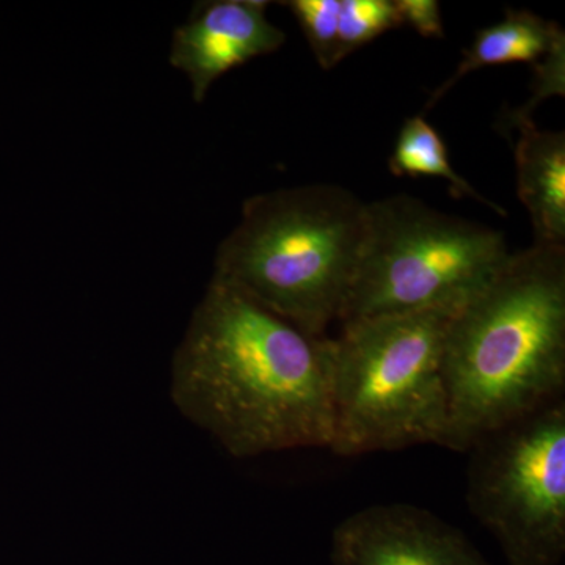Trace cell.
Returning <instances> with one entry per match:
<instances>
[{
  "label": "cell",
  "mask_w": 565,
  "mask_h": 565,
  "mask_svg": "<svg viewBox=\"0 0 565 565\" xmlns=\"http://www.w3.org/2000/svg\"><path fill=\"white\" fill-rule=\"evenodd\" d=\"M170 394L237 459L332 445L330 338L215 280L174 352Z\"/></svg>",
  "instance_id": "cell-1"
},
{
  "label": "cell",
  "mask_w": 565,
  "mask_h": 565,
  "mask_svg": "<svg viewBox=\"0 0 565 565\" xmlns=\"http://www.w3.org/2000/svg\"><path fill=\"white\" fill-rule=\"evenodd\" d=\"M441 373L452 451L564 399L565 247L512 253L452 316Z\"/></svg>",
  "instance_id": "cell-2"
},
{
  "label": "cell",
  "mask_w": 565,
  "mask_h": 565,
  "mask_svg": "<svg viewBox=\"0 0 565 565\" xmlns=\"http://www.w3.org/2000/svg\"><path fill=\"white\" fill-rule=\"evenodd\" d=\"M366 233V203L337 184L252 196L212 280L313 337L340 321Z\"/></svg>",
  "instance_id": "cell-3"
},
{
  "label": "cell",
  "mask_w": 565,
  "mask_h": 565,
  "mask_svg": "<svg viewBox=\"0 0 565 565\" xmlns=\"http://www.w3.org/2000/svg\"><path fill=\"white\" fill-rule=\"evenodd\" d=\"M459 310L374 316L343 323L330 340L333 440L343 457L446 448L448 394L441 373L446 332Z\"/></svg>",
  "instance_id": "cell-4"
},
{
  "label": "cell",
  "mask_w": 565,
  "mask_h": 565,
  "mask_svg": "<svg viewBox=\"0 0 565 565\" xmlns=\"http://www.w3.org/2000/svg\"><path fill=\"white\" fill-rule=\"evenodd\" d=\"M504 234L412 195L366 203V233L340 322L460 310L511 258Z\"/></svg>",
  "instance_id": "cell-5"
},
{
  "label": "cell",
  "mask_w": 565,
  "mask_h": 565,
  "mask_svg": "<svg viewBox=\"0 0 565 565\" xmlns=\"http://www.w3.org/2000/svg\"><path fill=\"white\" fill-rule=\"evenodd\" d=\"M470 512L511 565H559L565 555V403L557 401L468 449Z\"/></svg>",
  "instance_id": "cell-6"
},
{
  "label": "cell",
  "mask_w": 565,
  "mask_h": 565,
  "mask_svg": "<svg viewBox=\"0 0 565 565\" xmlns=\"http://www.w3.org/2000/svg\"><path fill=\"white\" fill-rule=\"evenodd\" d=\"M332 565H492L462 531L412 504H375L334 527Z\"/></svg>",
  "instance_id": "cell-7"
},
{
  "label": "cell",
  "mask_w": 565,
  "mask_h": 565,
  "mask_svg": "<svg viewBox=\"0 0 565 565\" xmlns=\"http://www.w3.org/2000/svg\"><path fill=\"white\" fill-rule=\"evenodd\" d=\"M267 7L264 0L204 2L177 29L170 62L191 81L196 103L223 74L285 44V32L267 20Z\"/></svg>",
  "instance_id": "cell-8"
},
{
  "label": "cell",
  "mask_w": 565,
  "mask_h": 565,
  "mask_svg": "<svg viewBox=\"0 0 565 565\" xmlns=\"http://www.w3.org/2000/svg\"><path fill=\"white\" fill-rule=\"evenodd\" d=\"M516 192L530 212L534 244L565 247V134L519 122Z\"/></svg>",
  "instance_id": "cell-9"
},
{
  "label": "cell",
  "mask_w": 565,
  "mask_h": 565,
  "mask_svg": "<svg viewBox=\"0 0 565 565\" xmlns=\"http://www.w3.org/2000/svg\"><path fill=\"white\" fill-rule=\"evenodd\" d=\"M563 36L565 33L556 22L527 10H505L503 20L476 32L473 43L463 52L452 76L430 93L426 110L433 109L467 74L505 63H537Z\"/></svg>",
  "instance_id": "cell-10"
},
{
  "label": "cell",
  "mask_w": 565,
  "mask_h": 565,
  "mask_svg": "<svg viewBox=\"0 0 565 565\" xmlns=\"http://www.w3.org/2000/svg\"><path fill=\"white\" fill-rule=\"evenodd\" d=\"M388 166L394 177L440 178L448 182L449 191L456 199H473L476 202L487 204L498 214L505 215L503 207L487 200L470 182L456 172L449 161L448 148L444 139L423 117H412L404 122L394 143Z\"/></svg>",
  "instance_id": "cell-11"
},
{
  "label": "cell",
  "mask_w": 565,
  "mask_h": 565,
  "mask_svg": "<svg viewBox=\"0 0 565 565\" xmlns=\"http://www.w3.org/2000/svg\"><path fill=\"white\" fill-rule=\"evenodd\" d=\"M397 28H403V22L394 0H341L338 21L341 61Z\"/></svg>",
  "instance_id": "cell-12"
},
{
  "label": "cell",
  "mask_w": 565,
  "mask_h": 565,
  "mask_svg": "<svg viewBox=\"0 0 565 565\" xmlns=\"http://www.w3.org/2000/svg\"><path fill=\"white\" fill-rule=\"evenodd\" d=\"M285 6L299 22L319 66L333 70L341 62L338 44L341 0H289Z\"/></svg>",
  "instance_id": "cell-13"
},
{
  "label": "cell",
  "mask_w": 565,
  "mask_h": 565,
  "mask_svg": "<svg viewBox=\"0 0 565 565\" xmlns=\"http://www.w3.org/2000/svg\"><path fill=\"white\" fill-rule=\"evenodd\" d=\"M564 62H565V36L553 44L552 50L546 52L544 57L535 63L534 96L526 104L525 110L516 111L515 125L531 120V111L535 104L550 95L564 96Z\"/></svg>",
  "instance_id": "cell-14"
},
{
  "label": "cell",
  "mask_w": 565,
  "mask_h": 565,
  "mask_svg": "<svg viewBox=\"0 0 565 565\" xmlns=\"http://www.w3.org/2000/svg\"><path fill=\"white\" fill-rule=\"evenodd\" d=\"M403 25L424 39H445L444 18L437 0H394Z\"/></svg>",
  "instance_id": "cell-15"
}]
</instances>
